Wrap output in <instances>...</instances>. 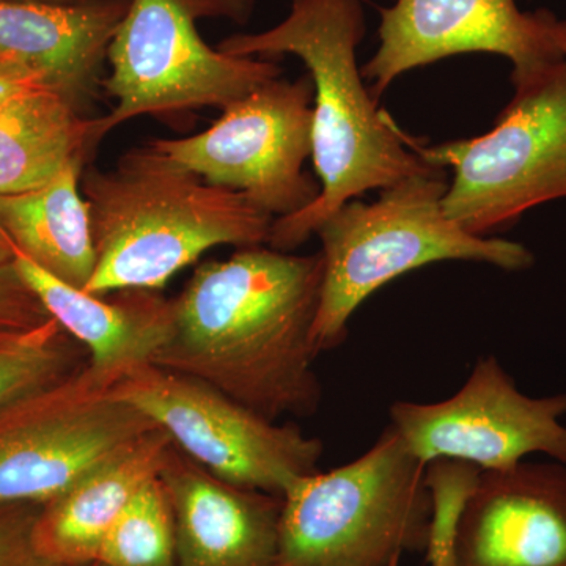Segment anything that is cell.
Returning a JSON list of instances; mask_svg holds the SVG:
<instances>
[{"label":"cell","instance_id":"1","mask_svg":"<svg viewBox=\"0 0 566 566\" xmlns=\"http://www.w3.org/2000/svg\"><path fill=\"white\" fill-rule=\"evenodd\" d=\"M323 255L263 245L197 266L172 300V333L151 365L191 376L271 422L322 403L312 329Z\"/></svg>","mask_w":566,"mask_h":566},{"label":"cell","instance_id":"2","mask_svg":"<svg viewBox=\"0 0 566 566\" xmlns=\"http://www.w3.org/2000/svg\"><path fill=\"white\" fill-rule=\"evenodd\" d=\"M365 32L363 0H292L289 17L274 28L237 33L218 44L234 57L296 55L311 71L312 159L322 192L305 210L275 219L268 240L274 251L303 245L349 200L438 169L409 147V137L365 88L357 66Z\"/></svg>","mask_w":566,"mask_h":566},{"label":"cell","instance_id":"3","mask_svg":"<svg viewBox=\"0 0 566 566\" xmlns=\"http://www.w3.org/2000/svg\"><path fill=\"white\" fill-rule=\"evenodd\" d=\"M81 193L91 210L96 266L85 292H158L216 245L255 248L273 218L244 193L210 185L164 153H123L114 169L87 167Z\"/></svg>","mask_w":566,"mask_h":566},{"label":"cell","instance_id":"4","mask_svg":"<svg viewBox=\"0 0 566 566\" xmlns=\"http://www.w3.org/2000/svg\"><path fill=\"white\" fill-rule=\"evenodd\" d=\"M446 169L411 175L382 189L379 200H349L327 216L322 240L323 283L312 329L316 354L344 344L354 312L376 290L417 268L447 260L526 270L534 255L523 244L461 229L442 208Z\"/></svg>","mask_w":566,"mask_h":566},{"label":"cell","instance_id":"5","mask_svg":"<svg viewBox=\"0 0 566 566\" xmlns=\"http://www.w3.org/2000/svg\"><path fill=\"white\" fill-rule=\"evenodd\" d=\"M424 468L389 424L352 463L297 480L282 497L277 566H398L424 551Z\"/></svg>","mask_w":566,"mask_h":566},{"label":"cell","instance_id":"6","mask_svg":"<svg viewBox=\"0 0 566 566\" xmlns=\"http://www.w3.org/2000/svg\"><path fill=\"white\" fill-rule=\"evenodd\" d=\"M256 0H132L112 40L111 74L102 87L117 99L111 114L93 118L92 144L122 123L178 115L244 98L279 80L281 66L262 57H234L205 43L197 21L248 24Z\"/></svg>","mask_w":566,"mask_h":566},{"label":"cell","instance_id":"7","mask_svg":"<svg viewBox=\"0 0 566 566\" xmlns=\"http://www.w3.org/2000/svg\"><path fill=\"white\" fill-rule=\"evenodd\" d=\"M515 96L494 128L474 139L412 148L428 164L450 167L442 208L461 229H504L536 205L566 199V59L513 77Z\"/></svg>","mask_w":566,"mask_h":566},{"label":"cell","instance_id":"8","mask_svg":"<svg viewBox=\"0 0 566 566\" xmlns=\"http://www.w3.org/2000/svg\"><path fill=\"white\" fill-rule=\"evenodd\" d=\"M174 446L216 479L283 497L304 476L319 472L323 442L296 424L271 422L191 376L147 364L111 387Z\"/></svg>","mask_w":566,"mask_h":566},{"label":"cell","instance_id":"9","mask_svg":"<svg viewBox=\"0 0 566 566\" xmlns=\"http://www.w3.org/2000/svg\"><path fill=\"white\" fill-rule=\"evenodd\" d=\"M312 102L311 76L279 77L222 109L207 132L148 144L210 185L244 193L271 218H286L322 192L304 170L312 156Z\"/></svg>","mask_w":566,"mask_h":566},{"label":"cell","instance_id":"10","mask_svg":"<svg viewBox=\"0 0 566 566\" xmlns=\"http://www.w3.org/2000/svg\"><path fill=\"white\" fill-rule=\"evenodd\" d=\"M91 368L0 412V504L46 505L156 428Z\"/></svg>","mask_w":566,"mask_h":566},{"label":"cell","instance_id":"11","mask_svg":"<svg viewBox=\"0 0 566 566\" xmlns=\"http://www.w3.org/2000/svg\"><path fill=\"white\" fill-rule=\"evenodd\" d=\"M565 416L566 392L528 397L494 356L480 359L447 400L390 406V424L420 463L457 460L480 471H502L536 453L566 463Z\"/></svg>","mask_w":566,"mask_h":566},{"label":"cell","instance_id":"12","mask_svg":"<svg viewBox=\"0 0 566 566\" xmlns=\"http://www.w3.org/2000/svg\"><path fill=\"white\" fill-rule=\"evenodd\" d=\"M379 14L378 50L360 70L376 102L401 74L452 55H502L512 77L564 59L547 39L546 10L524 13L515 0H394Z\"/></svg>","mask_w":566,"mask_h":566},{"label":"cell","instance_id":"13","mask_svg":"<svg viewBox=\"0 0 566 566\" xmlns=\"http://www.w3.org/2000/svg\"><path fill=\"white\" fill-rule=\"evenodd\" d=\"M452 566H566V463L482 471Z\"/></svg>","mask_w":566,"mask_h":566},{"label":"cell","instance_id":"14","mask_svg":"<svg viewBox=\"0 0 566 566\" xmlns=\"http://www.w3.org/2000/svg\"><path fill=\"white\" fill-rule=\"evenodd\" d=\"M159 480L178 566H277L282 497L216 479L174 447Z\"/></svg>","mask_w":566,"mask_h":566},{"label":"cell","instance_id":"15","mask_svg":"<svg viewBox=\"0 0 566 566\" xmlns=\"http://www.w3.org/2000/svg\"><path fill=\"white\" fill-rule=\"evenodd\" d=\"M132 0H92L80 6L2 2L0 61L20 63L44 77L87 117L104 62Z\"/></svg>","mask_w":566,"mask_h":566},{"label":"cell","instance_id":"16","mask_svg":"<svg viewBox=\"0 0 566 566\" xmlns=\"http://www.w3.org/2000/svg\"><path fill=\"white\" fill-rule=\"evenodd\" d=\"M13 264L48 314L87 349L88 368L104 385H117L134 368L151 364L172 333V300L151 290L104 297L52 277L20 252Z\"/></svg>","mask_w":566,"mask_h":566},{"label":"cell","instance_id":"17","mask_svg":"<svg viewBox=\"0 0 566 566\" xmlns=\"http://www.w3.org/2000/svg\"><path fill=\"white\" fill-rule=\"evenodd\" d=\"M174 447L167 431L153 428L43 505L36 539L44 556L63 566L95 564L111 528L133 499L159 479Z\"/></svg>","mask_w":566,"mask_h":566},{"label":"cell","instance_id":"18","mask_svg":"<svg viewBox=\"0 0 566 566\" xmlns=\"http://www.w3.org/2000/svg\"><path fill=\"white\" fill-rule=\"evenodd\" d=\"M85 161L36 191L0 196V229L14 251L52 277L85 290L96 266L91 210L81 193Z\"/></svg>","mask_w":566,"mask_h":566},{"label":"cell","instance_id":"19","mask_svg":"<svg viewBox=\"0 0 566 566\" xmlns=\"http://www.w3.org/2000/svg\"><path fill=\"white\" fill-rule=\"evenodd\" d=\"M93 118L61 93L36 87L0 115V196L36 191L74 161L87 163Z\"/></svg>","mask_w":566,"mask_h":566},{"label":"cell","instance_id":"20","mask_svg":"<svg viewBox=\"0 0 566 566\" xmlns=\"http://www.w3.org/2000/svg\"><path fill=\"white\" fill-rule=\"evenodd\" d=\"M88 353L54 318L33 329L0 327V412L80 374Z\"/></svg>","mask_w":566,"mask_h":566},{"label":"cell","instance_id":"21","mask_svg":"<svg viewBox=\"0 0 566 566\" xmlns=\"http://www.w3.org/2000/svg\"><path fill=\"white\" fill-rule=\"evenodd\" d=\"M106 566H178L172 505L161 480L148 483L111 528L99 551Z\"/></svg>","mask_w":566,"mask_h":566},{"label":"cell","instance_id":"22","mask_svg":"<svg viewBox=\"0 0 566 566\" xmlns=\"http://www.w3.org/2000/svg\"><path fill=\"white\" fill-rule=\"evenodd\" d=\"M480 474L482 471L476 465L457 460H436L424 468V485L430 493L424 547L428 566H452L461 515Z\"/></svg>","mask_w":566,"mask_h":566},{"label":"cell","instance_id":"23","mask_svg":"<svg viewBox=\"0 0 566 566\" xmlns=\"http://www.w3.org/2000/svg\"><path fill=\"white\" fill-rule=\"evenodd\" d=\"M43 505L0 504V566H63L44 556L36 539Z\"/></svg>","mask_w":566,"mask_h":566},{"label":"cell","instance_id":"24","mask_svg":"<svg viewBox=\"0 0 566 566\" xmlns=\"http://www.w3.org/2000/svg\"><path fill=\"white\" fill-rule=\"evenodd\" d=\"M36 294L18 273L13 263L0 266V327L2 329H33L50 322Z\"/></svg>","mask_w":566,"mask_h":566},{"label":"cell","instance_id":"25","mask_svg":"<svg viewBox=\"0 0 566 566\" xmlns=\"http://www.w3.org/2000/svg\"><path fill=\"white\" fill-rule=\"evenodd\" d=\"M50 87L41 74L20 63L0 61V115L22 93Z\"/></svg>","mask_w":566,"mask_h":566},{"label":"cell","instance_id":"26","mask_svg":"<svg viewBox=\"0 0 566 566\" xmlns=\"http://www.w3.org/2000/svg\"><path fill=\"white\" fill-rule=\"evenodd\" d=\"M545 29L554 50L566 59V20H557L551 11L546 10Z\"/></svg>","mask_w":566,"mask_h":566},{"label":"cell","instance_id":"27","mask_svg":"<svg viewBox=\"0 0 566 566\" xmlns=\"http://www.w3.org/2000/svg\"><path fill=\"white\" fill-rule=\"evenodd\" d=\"M14 253H17V251H14L13 243H11L6 232L0 229V266H2V264L13 263Z\"/></svg>","mask_w":566,"mask_h":566},{"label":"cell","instance_id":"28","mask_svg":"<svg viewBox=\"0 0 566 566\" xmlns=\"http://www.w3.org/2000/svg\"><path fill=\"white\" fill-rule=\"evenodd\" d=\"M2 2H31L51 3V6H80V3L92 2V0H2Z\"/></svg>","mask_w":566,"mask_h":566},{"label":"cell","instance_id":"29","mask_svg":"<svg viewBox=\"0 0 566 566\" xmlns=\"http://www.w3.org/2000/svg\"><path fill=\"white\" fill-rule=\"evenodd\" d=\"M88 566H106V565L99 564V562H95V564H92V565H88Z\"/></svg>","mask_w":566,"mask_h":566}]
</instances>
